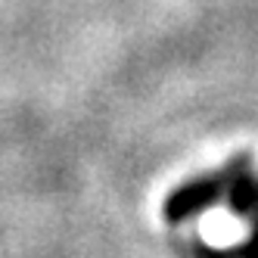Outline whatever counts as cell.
Wrapping results in <instances>:
<instances>
[{"label":"cell","instance_id":"6da1fadb","mask_svg":"<svg viewBox=\"0 0 258 258\" xmlns=\"http://www.w3.org/2000/svg\"><path fill=\"white\" fill-rule=\"evenodd\" d=\"M227 180H230V165H224V168H218V171H212L206 177L187 180L183 187H177L174 193H168V199H165V209H162L165 221H168V224H180V221L206 212L209 206H215V202L224 196Z\"/></svg>","mask_w":258,"mask_h":258},{"label":"cell","instance_id":"3957f363","mask_svg":"<svg viewBox=\"0 0 258 258\" xmlns=\"http://www.w3.org/2000/svg\"><path fill=\"white\" fill-rule=\"evenodd\" d=\"M255 202H258V187H255Z\"/></svg>","mask_w":258,"mask_h":258},{"label":"cell","instance_id":"7a4b0ae2","mask_svg":"<svg viewBox=\"0 0 258 258\" xmlns=\"http://www.w3.org/2000/svg\"><path fill=\"white\" fill-rule=\"evenodd\" d=\"M199 252L206 258H258V221H255L252 233L243 239V243H233L230 249H206L202 246Z\"/></svg>","mask_w":258,"mask_h":258}]
</instances>
